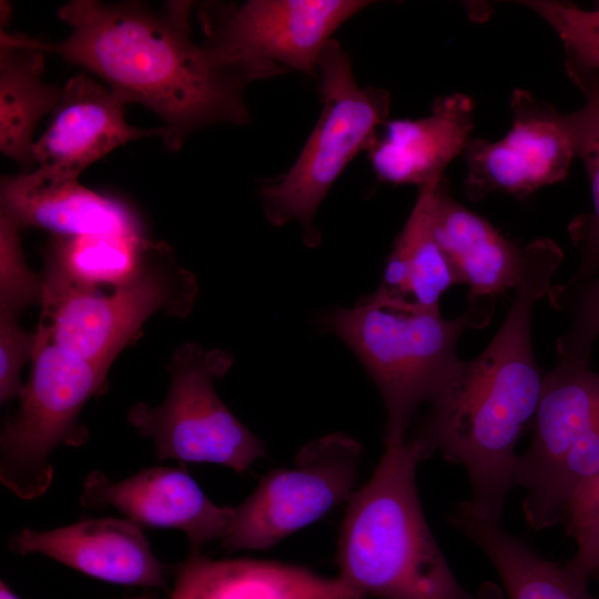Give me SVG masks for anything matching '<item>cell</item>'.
<instances>
[{"label": "cell", "instance_id": "cell-20", "mask_svg": "<svg viewBox=\"0 0 599 599\" xmlns=\"http://www.w3.org/2000/svg\"><path fill=\"white\" fill-rule=\"evenodd\" d=\"M451 527L474 542L497 571L508 599H596L587 582L540 556L501 522L475 514L465 501L446 514Z\"/></svg>", "mask_w": 599, "mask_h": 599}, {"label": "cell", "instance_id": "cell-10", "mask_svg": "<svg viewBox=\"0 0 599 599\" xmlns=\"http://www.w3.org/2000/svg\"><path fill=\"white\" fill-rule=\"evenodd\" d=\"M510 108L512 124L504 138H471L463 153L471 201L495 193L524 197L568 175L575 153L564 113L521 89L514 91Z\"/></svg>", "mask_w": 599, "mask_h": 599}, {"label": "cell", "instance_id": "cell-30", "mask_svg": "<svg viewBox=\"0 0 599 599\" xmlns=\"http://www.w3.org/2000/svg\"><path fill=\"white\" fill-rule=\"evenodd\" d=\"M0 21L1 27H6L9 23L11 13H12V4L8 1H1L0 2Z\"/></svg>", "mask_w": 599, "mask_h": 599}, {"label": "cell", "instance_id": "cell-5", "mask_svg": "<svg viewBox=\"0 0 599 599\" xmlns=\"http://www.w3.org/2000/svg\"><path fill=\"white\" fill-rule=\"evenodd\" d=\"M197 284L164 244L152 243L138 273L111 293L43 277L38 331L63 351L108 370L119 352L154 313L183 317Z\"/></svg>", "mask_w": 599, "mask_h": 599}, {"label": "cell", "instance_id": "cell-4", "mask_svg": "<svg viewBox=\"0 0 599 599\" xmlns=\"http://www.w3.org/2000/svg\"><path fill=\"white\" fill-rule=\"evenodd\" d=\"M322 112L296 161L262 191L263 209L273 226L297 222L306 246L321 242L315 214L333 184L362 150L369 148L388 120L386 90L359 87L348 53L332 39L317 64Z\"/></svg>", "mask_w": 599, "mask_h": 599}, {"label": "cell", "instance_id": "cell-6", "mask_svg": "<svg viewBox=\"0 0 599 599\" xmlns=\"http://www.w3.org/2000/svg\"><path fill=\"white\" fill-rule=\"evenodd\" d=\"M232 364L225 351L181 344L170 364L171 385L163 403L131 407L130 424L152 440L160 460L211 463L244 473L265 455L263 443L214 389V378Z\"/></svg>", "mask_w": 599, "mask_h": 599}, {"label": "cell", "instance_id": "cell-33", "mask_svg": "<svg viewBox=\"0 0 599 599\" xmlns=\"http://www.w3.org/2000/svg\"><path fill=\"white\" fill-rule=\"evenodd\" d=\"M592 577H595L599 581V567L595 570V572L592 573Z\"/></svg>", "mask_w": 599, "mask_h": 599}, {"label": "cell", "instance_id": "cell-32", "mask_svg": "<svg viewBox=\"0 0 599 599\" xmlns=\"http://www.w3.org/2000/svg\"><path fill=\"white\" fill-rule=\"evenodd\" d=\"M128 599H155V598L149 597V596H141V597H134V598H128Z\"/></svg>", "mask_w": 599, "mask_h": 599}, {"label": "cell", "instance_id": "cell-12", "mask_svg": "<svg viewBox=\"0 0 599 599\" xmlns=\"http://www.w3.org/2000/svg\"><path fill=\"white\" fill-rule=\"evenodd\" d=\"M80 499L87 508L113 507L139 526L182 530L191 552L222 540L234 515V507L213 502L182 467L145 468L120 481L92 470Z\"/></svg>", "mask_w": 599, "mask_h": 599}, {"label": "cell", "instance_id": "cell-3", "mask_svg": "<svg viewBox=\"0 0 599 599\" xmlns=\"http://www.w3.org/2000/svg\"><path fill=\"white\" fill-rule=\"evenodd\" d=\"M496 297L468 298L456 318L379 288L353 307L321 317L324 332L341 338L375 382L386 409L385 446L400 445L424 403H430L461 359V334L490 323Z\"/></svg>", "mask_w": 599, "mask_h": 599}, {"label": "cell", "instance_id": "cell-2", "mask_svg": "<svg viewBox=\"0 0 599 599\" xmlns=\"http://www.w3.org/2000/svg\"><path fill=\"white\" fill-rule=\"evenodd\" d=\"M427 458L413 436L385 446L373 475L347 502L338 577L361 599H505L494 582L468 591L453 573L417 493L416 469Z\"/></svg>", "mask_w": 599, "mask_h": 599}, {"label": "cell", "instance_id": "cell-29", "mask_svg": "<svg viewBox=\"0 0 599 599\" xmlns=\"http://www.w3.org/2000/svg\"><path fill=\"white\" fill-rule=\"evenodd\" d=\"M565 567L575 577L588 582L599 567V531L576 547L573 557Z\"/></svg>", "mask_w": 599, "mask_h": 599}, {"label": "cell", "instance_id": "cell-24", "mask_svg": "<svg viewBox=\"0 0 599 599\" xmlns=\"http://www.w3.org/2000/svg\"><path fill=\"white\" fill-rule=\"evenodd\" d=\"M547 295L552 307L570 315L569 327L558 339L559 358L589 363L592 344L599 336V271L586 280L569 278L551 285Z\"/></svg>", "mask_w": 599, "mask_h": 599}, {"label": "cell", "instance_id": "cell-15", "mask_svg": "<svg viewBox=\"0 0 599 599\" xmlns=\"http://www.w3.org/2000/svg\"><path fill=\"white\" fill-rule=\"evenodd\" d=\"M474 128V102L464 93L439 97L430 114L387 120L367 149L378 181L423 185L444 176L446 166L463 154Z\"/></svg>", "mask_w": 599, "mask_h": 599}, {"label": "cell", "instance_id": "cell-25", "mask_svg": "<svg viewBox=\"0 0 599 599\" xmlns=\"http://www.w3.org/2000/svg\"><path fill=\"white\" fill-rule=\"evenodd\" d=\"M521 6L536 12L564 43L566 63L599 72V9L585 10L555 0H522Z\"/></svg>", "mask_w": 599, "mask_h": 599}, {"label": "cell", "instance_id": "cell-7", "mask_svg": "<svg viewBox=\"0 0 599 599\" xmlns=\"http://www.w3.org/2000/svg\"><path fill=\"white\" fill-rule=\"evenodd\" d=\"M32 361L19 408L0 435V480L26 500L50 487V456L55 448L87 440L88 433L78 418L108 372L63 351L40 331Z\"/></svg>", "mask_w": 599, "mask_h": 599}, {"label": "cell", "instance_id": "cell-14", "mask_svg": "<svg viewBox=\"0 0 599 599\" xmlns=\"http://www.w3.org/2000/svg\"><path fill=\"white\" fill-rule=\"evenodd\" d=\"M598 420L599 374L589 363L559 358L545 373L534 436L512 471L514 488L526 490L522 507L539 497L569 449Z\"/></svg>", "mask_w": 599, "mask_h": 599}, {"label": "cell", "instance_id": "cell-21", "mask_svg": "<svg viewBox=\"0 0 599 599\" xmlns=\"http://www.w3.org/2000/svg\"><path fill=\"white\" fill-rule=\"evenodd\" d=\"M439 179L419 187L416 203L386 261L378 287L390 295L432 308H439L440 296L456 284L430 225V200Z\"/></svg>", "mask_w": 599, "mask_h": 599}, {"label": "cell", "instance_id": "cell-11", "mask_svg": "<svg viewBox=\"0 0 599 599\" xmlns=\"http://www.w3.org/2000/svg\"><path fill=\"white\" fill-rule=\"evenodd\" d=\"M128 103L88 72L71 77L48 129L32 146L37 173L51 179L80 174L116 148L143 138L160 136L162 126L142 129L125 120Z\"/></svg>", "mask_w": 599, "mask_h": 599}, {"label": "cell", "instance_id": "cell-26", "mask_svg": "<svg viewBox=\"0 0 599 599\" xmlns=\"http://www.w3.org/2000/svg\"><path fill=\"white\" fill-rule=\"evenodd\" d=\"M20 229L11 217L0 214V314L13 316L41 301L43 293V277L26 263Z\"/></svg>", "mask_w": 599, "mask_h": 599}, {"label": "cell", "instance_id": "cell-13", "mask_svg": "<svg viewBox=\"0 0 599 599\" xmlns=\"http://www.w3.org/2000/svg\"><path fill=\"white\" fill-rule=\"evenodd\" d=\"M9 548L41 554L89 577L123 586L167 589V568L130 519L97 518L39 531L24 528Z\"/></svg>", "mask_w": 599, "mask_h": 599}, {"label": "cell", "instance_id": "cell-28", "mask_svg": "<svg viewBox=\"0 0 599 599\" xmlns=\"http://www.w3.org/2000/svg\"><path fill=\"white\" fill-rule=\"evenodd\" d=\"M562 522L576 547L599 531V475L575 495Z\"/></svg>", "mask_w": 599, "mask_h": 599}, {"label": "cell", "instance_id": "cell-1", "mask_svg": "<svg viewBox=\"0 0 599 599\" xmlns=\"http://www.w3.org/2000/svg\"><path fill=\"white\" fill-rule=\"evenodd\" d=\"M192 7L191 1L153 9L136 1L72 0L58 10L69 34L59 42L32 40L98 77L126 103L154 112L165 146L176 151L199 130L250 122L248 83L193 40Z\"/></svg>", "mask_w": 599, "mask_h": 599}, {"label": "cell", "instance_id": "cell-19", "mask_svg": "<svg viewBox=\"0 0 599 599\" xmlns=\"http://www.w3.org/2000/svg\"><path fill=\"white\" fill-rule=\"evenodd\" d=\"M0 39V151L29 172L34 132L55 110L62 87L43 79L45 52L32 38L2 30Z\"/></svg>", "mask_w": 599, "mask_h": 599}, {"label": "cell", "instance_id": "cell-9", "mask_svg": "<svg viewBox=\"0 0 599 599\" xmlns=\"http://www.w3.org/2000/svg\"><path fill=\"white\" fill-rule=\"evenodd\" d=\"M363 448L346 434L333 433L305 444L293 466L263 476L238 506L222 547L265 550L348 502Z\"/></svg>", "mask_w": 599, "mask_h": 599}, {"label": "cell", "instance_id": "cell-16", "mask_svg": "<svg viewBox=\"0 0 599 599\" xmlns=\"http://www.w3.org/2000/svg\"><path fill=\"white\" fill-rule=\"evenodd\" d=\"M1 213L20 227L55 237L143 234L140 219L120 200L99 194L79 179H51L35 171L1 179Z\"/></svg>", "mask_w": 599, "mask_h": 599}, {"label": "cell", "instance_id": "cell-22", "mask_svg": "<svg viewBox=\"0 0 599 599\" xmlns=\"http://www.w3.org/2000/svg\"><path fill=\"white\" fill-rule=\"evenodd\" d=\"M152 243L144 234L55 237L47 253L44 277L88 288L116 287L138 273Z\"/></svg>", "mask_w": 599, "mask_h": 599}, {"label": "cell", "instance_id": "cell-8", "mask_svg": "<svg viewBox=\"0 0 599 599\" xmlns=\"http://www.w3.org/2000/svg\"><path fill=\"white\" fill-rule=\"evenodd\" d=\"M370 4L363 0H251L199 10L203 44L247 83L296 70L317 75L333 33Z\"/></svg>", "mask_w": 599, "mask_h": 599}, {"label": "cell", "instance_id": "cell-31", "mask_svg": "<svg viewBox=\"0 0 599 599\" xmlns=\"http://www.w3.org/2000/svg\"><path fill=\"white\" fill-rule=\"evenodd\" d=\"M0 599H20L9 586L1 580L0 582Z\"/></svg>", "mask_w": 599, "mask_h": 599}, {"label": "cell", "instance_id": "cell-23", "mask_svg": "<svg viewBox=\"0 0 599 599\" xmlns=\"http://www.w3.org/2000/svg\"><path fill=\"white\" fill-rule=\"evenodd\" d=\"M566 70L586 98L580 109L564 113L575 156L585 165L592 196L591 211L573 219L568 227L581 255L570 280L581 281L599 271V72L567 63Z\"/></svg>", "mask_w": 599, "mask_h": 599}, {"label": "cell", "instance_id": "cell-18", "mask_svg": "<svg viewBox=\"0 0 599 599\" xmlns=\"http://www.w3.org/2000/svg\"><path fill=\"white\" fill-rule=\"evenodd\" d=\"M429 212L434 237L456 284L469 286L468 298L496 297L516 286L524 246L505 238L486 219L459 203L445 176L433 190Z\"/></svg>", "mask_w": 599, "mask_h": 599}, {"label": "cell", "instance_id": "cell-17", "mask_svg": "<svg viewBox=\"0 0 599 599\" xmlns=\"http://www.w3.org/2000/svg\"><path fill=\"white\" fill-rule=\"evenodd\" d=\"M171 599H361L338 576L273 560H213L191 552L175 570Z\"/></svg>", "mask_w": 599, "mask_h": 599}, {"label": "cell", "instance_id": "cell-27", "mask_svg": "<svg viewBox=\"0 0 599 599\" xmlns=\"http://www.w3.org/2000/svg\"><path fill=\"white\" fill-rule=\"evenodd\" d=\"M37 332L24 331L17 316L0 314V402L19 398L24 385L20 372L24 363L33 357Z\"/></svg>", "mask_w": 599, "mask_h": 599}]
</instances>
